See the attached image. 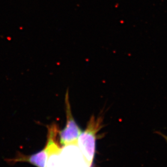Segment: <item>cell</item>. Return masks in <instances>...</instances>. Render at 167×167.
Wrapping results in <instances>:
<instances>
[{
    "instance_id": "7a4b0ae2",
    "label": "cell",
    "mask_w": 167,
    "mask_h": 167,
    "mask_svg": "<svg viewBox=\"0 0 167 167\" xmlns=\"http://www.w3.org/2000/svg\"><path fill=\"white\" fill-rule=\"evenodd\" d=\"M65 105L66 124L65 127L60 133V143L64 145L77 143L78 137L82 133V130L73 117L68 91L65 95Z\"/></svg>"
},
{
    "instance_id": "3957f363",
    "label": "cell",
    "mask_w": 167,
    "mask_h": 167,
    "mask_svg": "<svg viewBox=\"0 0 167 167\" xmlns=\"http://www.w3.org/2000/svg\"><path fill=\"white\" fill-rule=\"evenodd\" d=\"M58 131L56 124H52L48 127V139L45 146L47 154L46 167H62L61 148L56 140Z\"/></svg>"
},
{
    "instance_id": "8992f818",
    "label": "cell",
    "mask_w": 167,
    "mask_h": 167,
    "mask_svg": "<svg viewBox=\"0 0 167 167\" xmlns=\"http://www.w3.org/2000/svg\"><path fill=\"white\" fill-rule=\"evenodd\" d=\"M162 136L163 137V138L164 139L166 140V141L167 142V136H166V135H163V134H161Z\"/></svg>"
},
{
    "instance_id": "5b68a950",
    "label": "cell",
    "mask_w": 167,
    "mask_h": 167,
    "mask_svg": "<svg viewBox=\"0 0 167 167\" xmlns=\"http://www.w3.org/2000/svg\"><path fill=\"white\" fill-rule=\"evenodd\" d=\"M47 158V150L46 147H45L42 150L30 156L18 155L14 158L6 159L5 160L9 164H14L19 162H26L30 163L35 167H46Z\"/></svg>"
},
{
    "instance_id": "277c9868",
    "label": "cell",
    "mask_w": 167,
    "mask_h": 167,
    "mask_svg": "<svg viewBox=\"0 0 167 167\" xmlns=\"http://www.w3.org/2000/svg\"><path fill=\"white\" fill-rule=\"evenodd\" d=\"M62 167H91L85 160L77 143L65 145L61 149Z\"/></svg>"
},
{
    "instance_id": "6da1fadb",
    "label": "cell",
    "mask_w": 167,
    "mask_h": 167,
    "mask_svg": "<svg viewBox=\"0 0 167 167\" xmlns=\"http://www.w3.org/2000/svg\"><path fill=\"white\" fill-rule=\"evenodd\" d=\"M102 118H90L86 129L81 133L77 140V145L86 162L92 166L95 157L97 134L102 127Z\"/></svg>"
}]
</instances>
